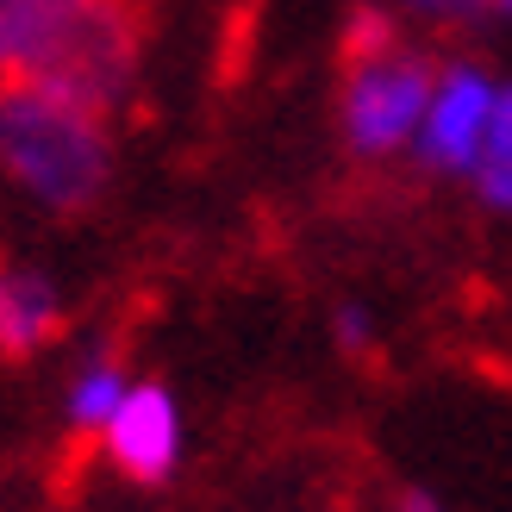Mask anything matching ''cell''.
Listing matches in <instances>:
<instances>
[{"mask_svg":"<svg viewBox=\"0 0 512 512\" xmlns=\"http://www.w3.org/2000/svg\"><path fill=\"white\" fill-rule=\"evenodd\" d=\"M331 331H338V344H344L350 356L375 344V319H369V306H338V325H331Z\"/></svg>","mask_w":512,"mask_h":512,"instance_id":"obj_10","label":"cell"},{"mask_svg":"<svg viewBox=\"0 0 512 512\" xmlns=\"http://www.w3.org/2000/svg\"><path fill=\"white\" fill-rule=\"evenodd\" d=\"M400 512H444V506L431 500V494H419V488H413V494H400Z\"/></svg>","mask_w":512,"mask_h":512,"instance_id":"obj_11","label":"cell"},{"mask_svg":"<svg viewBox=\"0 0 512 512\" xmlns=\"http://www.w3.org/2000/svg\"><path fill=\"white\" fill-rule=\"evenodd\" d=\"M0 82H44L113 113L138 82L125 0H0Z\"/></svg>","mask_w":512,"mask_h":512,"instance_id":"obj_1","label":"cell"},{"mask_svg":"<svg viewBox=\"0 0 512 512\" xmlns=\"http://www.w3.org/2000/svg\"><path fill=\"white\" fill-rule=\"evenodd\" d=\"M394 13L425 19V25H469L481 13H494V0H394Z\"/></svg>","mask_w":512,"mask_h":512,"instance_id":"obj_9","label":"cell"},{"mask_svg":"<svg viewBox=\"0 0 512 512\" xmlns=\"http://www.w3.org/2000/svg\"><path fill=\"white\" fill-rule=\"evenodd\" d=\"M500 107V75L475 57H450L431 75V100H425V119H419V138H413V157L419 169L444 175V182H469L475 157L488 144V125Z\"/></svg>","mask_w":512,"mask_h":512,"instance_id":"obj_4","label":"cell"},{"mask_svg":"<svg viewBox=\"0 0 512 512\" xmlns=\"http://www.w3.org/2000/svg\"><path fill=\"white\" fill-rule=\"evenodd\" d=\"M431 75H438V63L419 57L400 32L369 50H350L344 88H338V132L356 163L413 157L425 100H431Z\"/></svg>","mask_w":512,"mask_h":512,"instance_id":"obj_3","label":"cell"},{"mask_svg":"<svg viewBox=\"0 0 512 512\" xmlns=\"http://www.w3.org/2000/svg\"><path fill=\"white\" fill-rule=\"evenodd\" d=\"M469 188H475V200L488 213L512 219V82H500V107H494V125H488L481 157H475Z\"/></svg>","mask_w":512,"mask_h":512,"instance_id":"obj_8","label":"cell"},{"mask_svg":"<svg viewBox=\"0 0 512 512\" xmlns=\"http://www.w3.org/2000/svg\"><path fill=\"white\" fill-rule=\"evenodd\" d=\"M125 363L100 344V350H88L82 363H75V375H69V388H63V419H69V431H82V438H100V431L113 425V413H119V400H125Z\"/></svg>","mask_w":512,"mask_h":512,"instance_id":"obj_7","label":"cell"},{"mask_svg":"<svg viewBox=\"0 0 512 512\" xmlns=\"http://www.w3.org/2000/svg\"><path fill=\"white\" fill-rule=\"evenodd\" d=\"M113 113L44 82H0V175L44 213H94L113 188Z\"/></svg>","mask_w":512,"mask_h":512,"instance_id":"obj_2","label":"cell"},{"mask_svg":"<svg viewBox=\"0 0 512 512\" xmlns=\"http://www.w3.org/2000/svg\"><path fill=\"white\" fill-rule=\"evenodd\" d=\"M494 13H500V19H512V0H494Z\"/></svg>","mask_w":512,"mask_h":512,"instance_id":"obj_12","label":"cell"},{"mask_svg":"<svg viewBox=\"0 0 512 512\" xmlns=\"http://www.w3.org/2000/svg\"><path fill=\"white\" fill-rule=\"evenodd\" d=\"M182 444H188V425H182V400H175L163 381H132L119 400L113 425L100 431V450H107V463L138 481V488H157V481L175 475L182 463Z\"/></svg>","mask_w":512,"mask_h":512,"instance_id":"obj_5","label":"cell"},{"mask_svg":"<svg viewBox=\"0 0 512 512\" xmlns=\"http://www.w3.org/2000/svg\"><path fill=\"white\" fill-rule=\"evenodd\" d=\"M63 338V288L44 269H0V356L25 363Z\"/></svg>","mask_w":512,"mask_h":512,"instance_id":"obj_6","label":"cell"}]
</instances>
